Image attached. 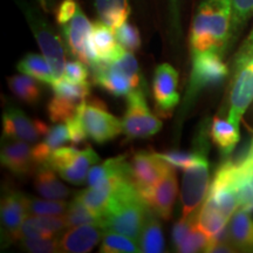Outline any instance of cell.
I'll return each mask as SVG.
<instances>
[{
    "label": "cell",
    "mask_w": 253,
    "mask_h": 253,
    "mask_svg": "<svg viewBox=\"0 0 253 253\" xmlns=\"http://www.w3.org/2000/svg\"><path fill=\"white\" fill-rule=\"evenodd\" d=\"M41 1H42L43 4H46V1H47V0H41Z\"/></svg>",
    "instance_id": "cell-47"
},
{
    "label": "cell",
    "mask_w": 253,
    "mask_h": 253,
    "mask_svg": "<svg viewBox=\"0 0 253 253\" xmlns=\"http://www.w3.org/2000/svg\"><path fill=\"white\" fill-rule=\"evenodd\" d=\"M78 116L88 137L99 144L112 141L123 132L122 121L112 115L101 101H84L79 107Z\"/></svg>",
    "instance_id": "cell-5"
},
{
    "label": "cell",
    "mask_w": 253,
    "mask_h": 253,
    "mask_svg": "<svg viewBox=\"0 0 253 253\" xmlns=\"http://www.w3.org/2000/svg\"><path fill=\"white\" fill-rule=\"evenodd\" d=\"M138 243V242H137ZM136 240L129 238L121 233L108 231L104 232L103 238L101 240L100 252L101 253H135L141 252L140 244Z\"/></svg>",
    "instance_id": "cell-35"
},
{
    "label": "cell",
    "mask_w": 253,
    "mask_h": 253,
    "mask_svg": "<svg viewBox=\"0 0 253 253\" xmlns=\"http://www.w3.org/2000/svg\"><path fill=\"white\" fill-rule=\"evenodd\" d=\"M178 73L169 63H162L156 68L154 77L153 91L156 108L161 113H171L179 102V94L177 93Z\"/></svg>",
    "instance_id": "cell-15"
},
{
    "label": "cell",
    "mask_w": 253,
    "mask_h": 253,
    "mask_svg": "<svg viewBox=\"0 0 253 253\" xmlns=\"http://www.w3.org/2000/svg\"><path fill=\"white\" fill-rule=\"evenodd\" d=\"M18 71L37 79L38 81L52 86L55 82L54 74L45 56L38 54H27L17 66Z\"/></svg>",
    "instance_id": "cell-30"
},
{
    "label": "cell",
    "mask_w": 253,
    "mask_h": 253,
    "mask_svg": "<svg viewBox=\"0 0 253 253\" xmlns=\"http://www.w3.org/2000/svg\"><path fill=\"white\" fill-rule=\"evenodd\" d=\"M250 58H253V28L250 36L248 37V39L244 41V43H243L238 50V53H237L235 63L244 61V60H248Z\"/></svg>",
    "instance_id": "cell-45"
},
{
    "label": "cell",
    "mask_w": 253,
    "mask_h": 253,
    "mask_svg": "<svg viewBox=\"0 0 253 253\" xmlns=\"http://www.w3.org/2000/svg\"><path fill=\"white\" fill-rule=\"evenodd\" d=\"M192 60L186 100L191 101L202 89L219 84L227 77L229 68L223 61V54L213 50L196 53Z\"/></svg>",
    "instance_id": "cell-9"
},
{
    "label": "cell",
    "mask_w": 253,
    "mask_h": 253,
    "mask_svg": "<svg viewBox=\"0 0 253 253\" xmlns=\"http://www.w3.org/2000/svg\"><path fill=\"white\" fill-rule=\"evenodd\" d=\"M86 63H84L80 60L78 61H68L66 63L65 74L63 78L73 82H82L87 81L88 79V69Z\"/></svg>",
    "instance_id": "cell-42"
},
{
    "label": "cell",
    "mask_w": 253,
    "mask_h": 253,
    "mask_svg": "<svg viewBox=\"0 0 253 253\" xmlns=\"http://www.w3.org/2000/svg\"><path fill=\"white\" fill-rule=\"evenodd\" d=\"M28 197L19 191L6 192L1 201V225L6 238L13 240L28 213Z\"/></svg>",
    "instance_id": "cell-18"
},
{
    "label": "cell",
    "mask_w": 253,
    "mask_h": 253,
    "mask_svg": "<svg viewBox=\"0 0 253 253\" xmlns=\"http://www.w3.org/2000/svg\"><path fill=\"white\" fill-rule=\"evenodd\" d=\"M25 14H26L28 24L33 31L41 52L52 68L55 81L59 80L65 74L66 63H67L66 62V50L61 39L45 19L41 18L36 12L30 8H25Z\"/></svg>",
    "instance_id": "cell-8"
},
{
    "label": "cell",
    "mask_w": 253,
    "mask_h": 253,
    "mask_svg": "<svg viewBox=\"0 0 253 253\" xmlns=\"http://www.w3.org/2000/svg\"><path fill=\"white\" fill-rule=\"evenodd\" d=\"M232 4V27L231 41H233L253 14V0H231Z\"/></svg>",
    "instance_id": "cell-38"
},
{
    "label": "cell",
    "mask_w": 253,
    "mask_h": 253,
    "mask_svg": "<svg viewBox=\"0 0 253 253\" xmlns=\"http://www.w3.org/2000/svg\"><path fill=\"white\" fill-rule=\"evenodd\" d=\"M211 140L223 156H229L239 143V126L229 119L223 120L214 118L211 125Z\"/></svg>",
    "instance_id": "cell-25"
},
{
    "label": "cell",
    "mask_w": 253,
    "mask_h": 253,
    "mask_svg": "<svg viewBox=\"0 0 253 253\" xmlns=\"http://www.w3.org/2000/svg\"><path fill=\"white\" fill-rule=\"evenodd\" d=\"M8 86L12 93L24 102L33 104L40 100L41 87L37 79L31 75H14L8 79Z\"/></svg>",
    "instance_id": "cell-32"
},
{
    "label": "cell",
    "mask_w": 253,
    "mask_h": 253,
    "mask_svg": "<svg viewBox=\"0 0 253 253\" xmlns=\"http://www.w3.org/2000/svg\"><path fill=\"white\" fill-rule=\"evenodd\" d=\"M231 0H203L198 6L190 31L192 54L213 50L224 54L231 43Z\"/></svg>",
    "instance_id": "cell-1"
},
{
    "label": "cell",
    "mask_w": 253,
    "mask_h": 253,
    "mask_svg": "<svg viewBox=\"0 0 253 253\" xmlns=\"http://www.w3.org/2000/svg\"><path fill=\"white\" fill-rule=\"evenodd\" d=\"M125 179H131L130 173H122V175H114L97 183L93 186H88V189L81 191L77 195V198L89 209L100 218L103 216L104 211L108 207L110 199L114 192L119 188V185Z\"/></svg>",
    "instance_id": "cell-16"
},
{
    "label": "cell",
    "mask_w": 253,
    "mask_h": 253,
    "mask_svg": "<svg viewBox=\"0 0 253 253\" xmlns=\"http://www.w3.org/2000/svg\"><path fill=\"white\" fill-rule=\"evenodd\" d=\"M179 2L181 0H169L172 28L176 33H179Z\"/></svg>",
    "instance_id": "cell-46"
},
{
    "label": "cell",
    "mask_w": 253,
    "mask_h": 253,
    "mask_svg": "<svg viewBox=\"0 0 253 253\" xmlns=\"http://www.w3.org/2000/svg\"><path fill=\"white\" fill-rule=\"evenodd\" d=\"M106 229L97 224L72 227L59 238L60 252L87 253L90 252L103 238Z\"/></svg>",
    "instance_id": "cell-17"
},
{
    "label": "cell",
    "mask_w": 253,
    "mask_h": 253,
    "mask_svg": "<svg viewBox=\"0 0 253 253\" xmlns=\"http://www.w3.org/2000/svg\"><path fill=\"white\" fill-rule=\"evenodd\" d=\"M209 243V237L199 229L197 223L190 231V233L186 236V238L176 248L177 252L183 253H192L204 251Z\"/></svg>",
    "instance_id": "cell-40"
},
{
    "label": "cell",
    "mask_w": 253,
    "mask_h": 253,
    "mask_svg": "<svg viewBox=\"0 0 253 253\" xmlns=\"http://www.w3.org/2000/svg\"><path fill=\"white\" fill-rule=\"evenodd\" d=\"M28 212L39 216H65L68 210V203L55 199L43 201L39 198H28Z\"/></svg>",
    "instance_id": "cell-37"
},
{
    "label": "cell",
    "mask_w": 253,
    "mask_h": 253,
    "mask_svg": "<svg viewBox=\"0 0 253 253\" xmlns=\"http://www.w3.org/2000/svg\"><path fill=\"white\" fill-rule=\"evenodd\" d=\"M112 65L122 74H125L130 81L132 90H144L145 84L142 77V73L138 66L137 60L130 50L125 49L115 60H113Z\"/></svg>",
    "instance_id": "cell-34"
},
{
    "label": "cell",
    "mask_w": 253,
    "mask_h": 253,
    "mask_svg": "<svg viewBox=\"0 0 253 253\" xmlns=\"http://www.w3.org/2000/svg\"><path fill=\"white\" fill-rule=\"evenodd\" d=\"M68 141L71 140L67 125H56L49 128L43 141L33 148V157L37 166L40 167L46 164L53 151L62 147Z\"/></svg>",
    "instance_id": "cell-28"
},
{
    "label": "cell",
    "mask_w": 253,
    "mask_h": 253,
    "mask_svg": "<svg viewBox=\"0 0 253 253\" xmlns=\"http://www.w3.org/2000/svg\"><path fill=\"white\" fill-rule=\"evenodd\" d=\"M63 229H67L63 216H27L18 230L15 240L24 238H55Z\"/></svg>",
    "instance_id": "cell-21"
},
{
    "label": "cell",
    "mask_w": 253,
    "mask_h": 253,
    "mask_svg": "<svg viewBox=\"0 0 253 253\" xmlns=\"http://www.w3.org/2000/svg\"><path fill=\"white\" fill-rule=\"evenodd\" d=\"M128 108L122 121L123 134L128 140L150 137L162 129L163 123L148 108L144 90H132L128 95Z\"/></svg>",
    "instance_id": "cell-6"
},
{
    "label": "cell",
    "mask_w": 253,
    "mask_h": 253,
    "mask_svg": "<svg viewBox=\"0 0 253 253\" xmlns=\"http://www.w3.org/2000/svg\"><path fill=\"white\" fill-rule=\"evenodd\" d=\"M82 103L84 102L72 99V97L54 93V96L52 97L47 106L48 118L54 123L67 122L68 120L77 115L79 107Z\"/></svg>",
    "instance_id": "cell-33"
},
{
    "label": "cell",
    "mask_w": 253,
    "mask_h": 253,
    "mask_svg": "<svg viewBox=\"0 0 253 253\" xmlns=\"http://www.w3.org/2000/svg\"><path fill=\"white\" fill-rule=\"evenodd\" d=\"M157 214L149 208L142 233L138 240L141 252L161 253L164 251V237Z\"/></svg>",
    "instance_id": "cell-29"
},
{
    "label": "cell",
    "mask_w": 253,
    "mask_h": 253,
    "mask_svg": "<svg viewBox=\"0 0 253 253\" xmlns=\"http://www.w3.org/2000/svg\"><path fill=\"white\" fill-rule=\"evenodd\" d=\"M227 223L229 219L223 213L204 201L201 210L197 212V225L209 237V240L220 232Z\"/></svg>",
    "instance_id": "cell-31"
},
{
    "label": "cell",
    "mask_w": 253,
    "mask_h": 253,
    "mask_svg": "<svg viewBox=\"0 0 253 253\" xmlns=\"http://www.w3.org/2000/svg\"><path fill=\"white\" fill-rule=\"evenodd\" d=\"M79 7L80 6L75 0H62V2L56 9V21L60 26L67 23L69 19L77 13Z\"/></svg>",
    "instance_id": "cell-44"
},
{
    "label": "cell",
    "mask_w": 253,
    "mask_h": 253,
    "mask_svg": "<svg viewBox=\"0 0 253 253\" xmlns=\"http://www.w3.org/2000/svg\"><path fill=\"white\" fill-rule=\"evenodd\" d=\"M100 21L113 30L121 26L130 15L129 0H94Z\"/></svg>",
    "instance_id": "cell-27"
},
{
    "label": "cell",
    "mask_w": 253,
    "mask_h": 253,
    "mask_svg": "<svg viewBox=\"0 0 253 253\" xmlns=\"http://www.w3.org/2000/svg\"><path fill=\"white\" fill-rule=\"evenodd\" d=\"M236 181V163L233 160H227L218 168L205 198V202L216 208L229 220L239 208Z\"/></svg>",
    "instance_id": "cell-7"
},
{
    "label": "cell",
    "mask_w": 253,
    "mask_h": 253,
    "mask_svg": "<svg viewBox=\"0 0 253 253\" xmlns=\"http://www.w3.org/2000/svg\"><path fill=\"white\" fill-rule=\"evenodd\" d=\"M235 66L227 119L239 126L243 116L253 102V58L236 62Z\"/></svg>",
    "instance_id": "cell-11"
},
{
    "label": "cell",
    "mask_w": 253,
    "mask_h": 253,
    "mask_svg": "<svg viewBox=\"0 0 253 253\" xmlns=\"http://www.w3.org/2000/svg\"><path fill=\"white\" fill-rule=\"evenodd\" d=\"M4 135L11 140L25 141L28 143L37 142L40 137H45L49 126L40 120H31L19 108L6 109L2 116Z\"/></svg>",
    "instance_id": "cell-13"
},
{
    "label": "cell",
    "mask_w": 253,
    "mask_h": 253,
    "mask_svg": "<svg viewBox=\"0 0 253 253\" xmlns=\"http://www.w3.org/2000/svg\"><path fill=\"white\" fill-rule=\"evenodd\" d=\"M20 246L24 251L31 253L60 252L59 239L56 238H24Z\"/></svg>",
    "instance_id": "cell-41"
},
{
    "label": "cell",
    "mask_w": 253,
    "mask_h": 253,
    "mask_svg": "<svg viewBox=\"0 0 253 253\" xmlns=\"http://www.w3.org/2000/svg\"><path fill=\"white\" fill-rule=\"evenodd\" d=\"M1 164L11 172L18 176H25L38 168L33 157V148L27 142L14 140L2 144Z\"/></svg>",
    "instance_id": "cell-20"
},
{
    "label": "cell",
    "mask_w": 253,
    "mask_h": 253,
    "mask_svg": "<svg viewBox=\"0 0 253 253\" xmlns=\"http://www.w3.org/2000/svg\"><path fill=\"white\" fill-rule=\"evenodd\" d=\"M94 82L114 96H128L132 91L129 79L110 61H99L91 67Z\"/></svg>",
    "instance_id": "cell-22"
},
{
    "label": "cell",
    "mask_w": 253,
    "mask_h": 253,
    "mask_svg": "<svg viewBox=\"0 0 253 253\" xmlns=\"http://www.w3.org/2000/svg\"><path fill=\"white\" fill-rule=\"evenodd\" d=\"M99 161V155L90 147L84 150H79L75 147H60L53 151L43 166L58 172L66 182L81 185L86 183L88 172Z\"/></svg>",
    "instance_id": "cell-3"
},
{
    "label": "cell",
    "mask_w": 253,
    "mask_h": 253,
    "mask_svg": "<svg viewBox=\"0 0 253 253\" xmlns=\"http://www.w3.org/2000/svg\"><path fill=\"white\" fill-rule=\"evenodd\" d=\"M118 42L123 48L130 52H136L141 47V36L137 28L131 24L125 23L121 26L114 30Z\"/></svg>",
    "instance_id": "cell-39"
},
{
    "label": "cell",
    "mask_w": 253,
    "mask_h": 253,
    "mask_svg": "<svg viewBox=\"0 0 253 253\" xmlns=\"http://www.w3.org/2000/svg\"><path fill=\"white\" fill-rule=\"evenodd\" d=\"M90 42L99 61H113L125 50L116 40L113 28L102 21H96L93 25Z\"/></svg>",
    "instance_id": "cell-24"
},
{
    "label": "cell",
    "mask_w": 253,
    "mask_h": 253,
    "mask_svg": "<svg viewBox=\"0 0 253 253\" xmlns=\"http://www.w3.org/2000/svg\"><path fill=\"white\" fill-rule=\"evenodd\" d=\"M144 202L162 219H170L177 196V177L175 169L170 170L157 184L140 192Z\"/></svg>",
    "instance_id": "cell-14"
},
{
    "label": "cell",
    "mask_w": 253,
    "mask_h": 253,
    "mask_svg": "<svg viewBox=\"0 0 253 253\" xmlns=\"http://www.w3.org/2000/svg\"><path fill=\"white\" fill-rule=\"evenodd\" d=\"M63 218H65L67 229L84 225V224H97V225H101V218L96 216L94 212H91L89 209L77 197L68 204V210Z\"/></svg>",
    "instance_id": "cell-36"
},
{
    "label": "cell",
    "mask_w": 253,
    "mask_h": 253,
    "mask_svg": "<svg viewBox=\"0 0 253 253\" xmlns=\"http://www.w3.org/2000/svg\"><path fill=\"white\" fill-rule=\"evenodd\" d=\"M210 184L208 150H205L184 169L181 192L182 217L191 216L198 210L207 198Z\"/></svg>",
    "instance_id": "cell-4"
},
{
    "label": "cell",
    "mask_w": 253,
    "mask_h": 253,
    "mask_svg": "<svg viewBox=\"0 0 253 253\" xmlns=\"http://www.w3.org/2000/svg\"><path fill=\"white\" fill-rule=\"evenodd\" d=\"M66 125L68 126L69 140H71L73 145L82 143V142L86 140V137H88L87 132L84 131V126L81 125V121L80 119H79L78 113L74 118L68 120V121L66 122Z\"/></svg>",
    "instance_id": "cell-43"
},
{
    "label": "cell",
    "mask_w": 253,
    "mask_h": 253,
    "mask_svg": "<svg viewBox=\"0 0 253 253\" xmlns=\"http://www.w3.org/2000/svg\"><path fill=\"white\" fill-rule=\"evenodd\" d=\"M62 30L68 48L75 58L86 63L88 67H93L95 63L99 62L90 42L93 25L81 7H79L77 13L67 23L62 25Z\"/></svg>",
    "instance_id": "cell-10"
},
{
    "label": "cell",
    "mask_w": 253,
    "mask_h": 253,
    "mask_svg": "<svg viewBox=\"0 0 253 253\" xmlns=\"http://www.w3.org/2000/svg\"><path fill=\"white\" fill-rule=\"evenodd\" d=\"M231 244L237 251L253 252V217L251 212L237 209L227 223Z\"/></svg>",
    "instance_id": "cell-23"
},
{
    "label": "cell",
    "mask_w": 253,
    "mask_h": 253,
    "mask_svg": "<svg viewBox=\"0 0 253 253\" xmlns=\"http://www.w3.org/2000/svg\"><path fill=\"white\" fill-rule=\"evenodd\" d=\"M237 195L239 209L253 212V137L242 155L236 158Z\"/></svg>",
    "instance_id": "cell-19"
},
{
    "label": "cell",
    "mask_w": 253,
    "mask_h": 253,
    "mask_svg": "<svg viewBox=\"0 0 253 253\" xmlns=\"http://www.w3.org/2000/svg\"><path fill=\"white\" fill-rule=\"evenodd\" d=\"M34 188L40 196L55 201H62L72 194L71 190L59 181L54 170L47 166L38 167L34 177Z\"/></svg>",
    "instance_id": "cell-26"
},
{
    "label": "cell",
    "mask_w": 253,
    "mask_h": 253,
    "mask_svg": "<svg viewBox=\"0 0 253 253\" xmlns=\"http://www.w3.org/2000/svg\"><path fill=\"white\" fill-rule=\"evenodd\" d=\"M129 166L131 181L138 192L157 184L170 170L175 168L158 157L155 153L150 154L147 151L136 153L129 162Z\"/></svg>",
    "instance_id": "cell-12"
},
{
    "label": "cell",
    "mask_w": 253,
    "mask_h": 253,
    "mask_svg": "<svg viewBox=\"0 0 253 253\" xmlns=\"http://www.w3.org/2000/svg\"><path fill=\"white\" fill-rule=\"evenodd\" d=\"M149 205L144 202L131 179H125L114 192L101 217L106 231L121 233L138 242Z\"/></svg>",
    "instance_id": "cell-2"
}]
</instances>
